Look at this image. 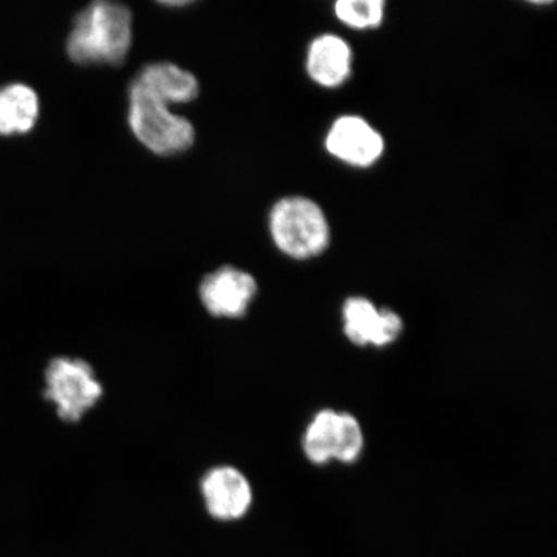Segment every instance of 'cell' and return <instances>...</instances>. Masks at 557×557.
Wrapping results in <instances>:
<instances>
[{
	"label": "cell",
	"instance_id": "obj_7",
	"mask_svg": "<svg viewBox=\"0 0 557 557\" xmlns=\"http://www.w3.org/2000/svg\"><path fill=\"white\" fill-rule=\"evenodd\" d=\"M325 148L341 162L364 169L379 162L385 151V141L364 117L344 115L332 124L325 137Z\"/></svg>",
	"mask_w": 557,
	"mask_h": 557
},
{
	"label": "cell",
	"instance_id": "obj_1",
	"mask_svg": "<svg viewBox=\"0 0 557 557\" xmlns=\"http://www.w3.org/2000/svg\"><path fill=\"white\" fill-rule=\"evenodd\" d=\"M134 44V15L123 3L97 0L76 13L66 53L76 65L120 66Z\"/></svg>",
	"mask_w": 557,
	"mask_h": 557
},
{
	"label": "cell",
	"instance_id": "obj_12",
	"mask_svg": "<svg viewBox=\"0 0 557 557\" xmlns=\"http://www.w3.org/2000/svg\"><path fill=\"white\" fill-rule=\"evenodd\" d=\"M344 332L351 344L366 347L373 345L377 334L381 309L366 297H350L343 308Z\"/></svg>",
	"mask_w": 557,
	"mask_h": 557
},
{
	"label": "cell",
	"instance_id": "obj_15",
	"mask_svg": "<svg viewBox=\"0 0 557 557\" xmlns=\"http://www.w3.org/2000/svg\"><path fill=\"white\" fill-rule=\"evenodd\" d=\"M403 330L404 323L399 313L389 309H381L380 325L372 346L386 347L393 345L401 336Z\"/></svg>",
	"mask_w": 557,
	"mask_h": 557
},
{
	"label": "cell",
	"instance_id": "obj_6",
	"mask_svg": "<svg viewBox=\"0 0 557 557\" xmlns=\"http://www.w3.org/2000/svg\"><path fill=\"white\" fill-rule=\"evenodd\" d=\"M201 498L209 517L230 522L240 520L253 504L249 480L234 466H215L200 482Z\"/></svg>",
	"mask_w": 557,
	"mask_h": 557
},
{
	"label": "cell",
	"instance_id": "obj_2",
	"mask_svg": "<svg viewBox=\"0 0 557 557\" xmlns=\"http://www.w3.org/2000/svg\"><path fill=\"white\" fill-rule=\"evenodd\" d=\"M269 228L276 248L295 260L322 255L331 242V228L322 207L305 197L277 200L269 214Z\"/></svg>",
	"mask_w": 557,
	"mask_h": 557
},
{
	"label": "cell",
	"instance_id": "obj_5",
	"mask_svg": "<svg viewBox=\"0 0 557 557\" xmlns=\"http://www.w3.org/2000/svg\"><path fill=\"white\" fill-rule=\"evenodd\" d=\"M259 292L253 275L242 269L219 268L207 274L199 285V297L205 309L219 319L246 317Z\"/></svg>",
	"mask_w": 557,
	"mask_h": 557
},
{
	"label": "cell",
	"instance_id": "obj_11",
	"mask_svg": "<svg viewBox=\"0 0 557 557\" xmlns=\"http://www.w3.org/2000/svg\"><path fill=\"white\" fill-rule=\"evenodd\" d=\"M338 412L323 409L313 416L302 438L305 456L313 465L322 466L333 461L336 448Z\"/></svg>",
	"mask_w": 557,
	"mask_h": 557
},
{
	"label": "cell",
	"instance_id": "obj_13",
	"mask_svg": "<svg viewBox=\"0 0 557 557\" xmlns=\"http://www.w3.org/2000/svg\"><path fill=\"white\" fill-rule=\"evenodd\" d=\"M336 16L348 27L357 30L374 29L385 16L382 0H338L334 5Z\"/></svg>",
	"mask_w": 557,
	"mask_h": 557
},
{
	"label": "cell",
	"instance_id": "obj_10",
	"mask_svg": "<svg viewBox=\"0 0 557 557\" xmlns=\"http://www.w3.org/2000/svg\"><path fill=\"white\" fill-rule=\"evenodd\" d=\"M37 92L24 83L0 88V136L25 135L39 120Z\"/></svg>",
	"mask_w": 557,
	"mask_h": 557
},
{
	"label": "cell",
	"instance_id": "obj_4",
	"mask_svg": "<svg viewBox=\"0 0 557 557\" xmlns=\"http://www.w3.org/2000/svg\"><path fill=\"white\" fill-rule=\"evenodd\" d=\"M45 398L52 403L62 421L76 423L92 410L103 395L95 369L86 360L59 357L45 373Z\"/></svg>",
	"mask_w": 557,
	"mask_h": 557
},
{
	"label": "cell",
	"instance_id": "obj_8",
	"mask_svg": "<svg viewBox=\"0 0 557 557\" xmlns=\"http://www.w3.org/2000/svg\"><path fill=\"white\" fill-rule=\"evenodd\" d=\"M128 92L172 107L193 102L200 92L197 76L172 62H154L139 70L131 82Z\"/></svg>",
	"mask_w": 557,
	"mask_h": 557
},
{
	"label": "cell",
	"instance_id": "obj_9",
	"mask_svg": "<svg viewBox=\"0 0 557 557\" xmlns=\"http://www.w3.org/2000/svg\"><path fill=\"white\" fill-rule=\"evenodd\" d=\"M306 70L317 85L325 88L343 86L352 72V51L346 40L334 34L313 39L306 58Z\"/></svg>",
	"mask_w": 557,
	"mask_h": 557
},
{
	"label": "cell",
	"instance_id": "obj_14",
	"mask_svg": "<svg viewBox=\"0 0 557 557\" xmlns=\"http://www.w3.org/2000/svg\"><path fill=\"white\" fill-rule=\"evenodd\" d=\"M364 448V434L358 418L351 413L338 412L336 448L333 461L357 462Z\"/></svg>",
	"mask_w": 557,
	"mask_h": 557
},
{
	"label": "cell",
	"instance_id": "obj_3",
	"mask_svg": "<svg viewBox=\"0 0 557 557\" xmlns=\"http://www.w3.org/2000/svg\"><path fill=\"white\" fill-rule=\"evenodd\" d=\"M128 124L138 141L159 157L183 154L193 148L197 137L189 120L174 114L166 104L135 92H128Z\"/></svg>",
	"mask_w": 557,
	"mask_h": 557
}]
</instances>
